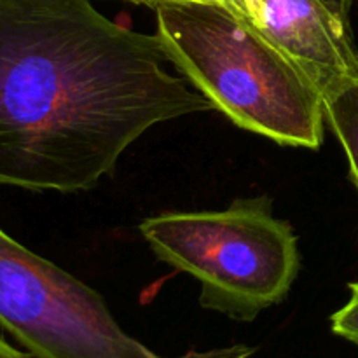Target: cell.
<instances>
[{
  "mask_svg": "<svg viewBox=\"0 0 358 358\" xmlns=\"http://www.w3.org/2000/svg\"><path fill=\"white\" fill-rule=\"evenodd\" d=\"M164 62L90 0H0V185L90 191L149 128L212 110Z\"/></svg>",
  "mask_w": 358,
  "mask_h": 358,
  "instance_id": "cell-1",
  "label": "cell"
},
{
  "mask_svg": "<svg viewBox=\"0 0 358 358\" xmlns=\"http://www.w3.org/2000/svg\"><path fill=\"white\" fill-rule=\"evenodd\" d=\"M168 62L240 128L318 149L325 110L317 84L261 31L215 2L154 6Z\"/></svg>",
  "mask_w": 358,
  "mask_h": 358,
  "instance_id": "cell-2",
  "label": "cell"
},
{
  "mask_svg": "<svg viewBox=\"0 0 358 358\" xmlns=\"http://www.w3.org/2000/svg\"><path fill=\"white\" fill-rule=\"evenodd\" d=\"M140 233L157 259L199 280L203 308L233 320L252 322L282 303L299 273L296 234L268 196L222 212L150 217Z\"/></svg>",
  "mask_w": 358,
  "mask_h": 358,
  "instance_id": "cell-3",
  "label": "cell"
},
{
  "mask_svg": "<svg viewBox=\"0 0 358 358\" xmlns=\"http://www.w3.org/2000/svg\"><path fill=\"white\" fill-rule=\"evenodd\" d=\"M0 325L34 358H166L129 336L103 297L0 229ZM254 346L173 358H250Z\"/></svg>",
  "mask_w": 358,
  "mask_h": 358,
  "instance_id": "cell-4",
  "label": "cell"
},
{
  "mask_svg": "<svg viewBox=\"0 0 358 358\" xmlns=\"http://www.w3.org/2000/svg\"><path fill=\"white\" fill-rule=\"evenodd\" d=\"M250 24L324 93L358 76V51L343 0H248Z\"/></svg>",
  "mask_w": 358,
  "mask_h": 358,
  "instance_id": "cell-5",
  "label": "cell"
},
{
  "mask_svg": "<svg viewBox=\"0 0 358 358\" xmlns=\"http://www.w3.org/2000/svg\"><path fill=\"white\" fill-rule=\"evenodd\" d=\"M325 121L345 149L350 177L358 189V76L322 93Z\"/></svg>",
  "mask_w": 358,
  "mask_h": 358,
  "instance_id": "cell-6",
  "label": "cell"
},
{
  "mask_svg": "<svg viewBox=\"0 0 358 358\" xmlns=\"http://www.w3.org/2000/svg\"><path fill=\"white\" fill-rule=\"evenodd\" d=\"M352 297L331 317L332 332L358 346V282L350 283Z\"/></svg>",
  "mask_w": 358,
  "mask_h": 358,
  "instance_id": "cell-7",
  "label": "cell"
},
{
  "mask_svg": "<svg viewBox=\"0 0 358 358\" xmlns=\"http://www.w3.org/2000/svg\"><path fill=\"white\" fill-rule=\"evenodd\" d=\"M208 2L219 3V6L226 7L227 10L236 14V16L241 17L243 21L250 23V7H248V0H208Z\"/></svg>",
  "mask_w": 358,
  "mask_h": 358,
  "instance_id": "cell-8",
  "label": "cell"
},
{
  "mask_svg": "<svg viewBox=\"0 0 358 358\" xmlns=\"http://www.w3.org/2000/svg\"><path fill=\"white\" fill-rule=\"evenodd\" d=\"M0 358H30V355L20 352L17 348L10 346L6 339L0 338Z\"/></svg>",
  "mask_w": 358,
  "mask_h": 358,
  "instance_id": "cell-9",
  "label": "cell"
},
{
  "mask_svg": "<svg viewBox=\"0 0 358 358\" xmlns=\"http://www.w3.org/2000/svg\"><path fill=\"white\" fill-rule=\"evenodd\" d=\"M129 2L149 3V6H157V3H161V2H177V0H129ZM203 2H208V0H203Z\"/></svg>",
  "mask_w": 358,
  "mask_h": 358,
  "instance_id": "cell-10",
  "label": "cell"
},
{
  "mask_svg": "<svg viewBox=\"0 0 358 358\" xmlns=\"http://www.w3.org/2000/svg\"><path fill=\"white\" fill-rule=\"evenodd\" d=\"M343 2H346V3H350V6H352V2H353V0H343Z\"/></svg>",
  "mask_w": 358,
  "mask_h": 358,
  "instance_id": "cell-11",
  "label": "cell"
}]
</instances>
